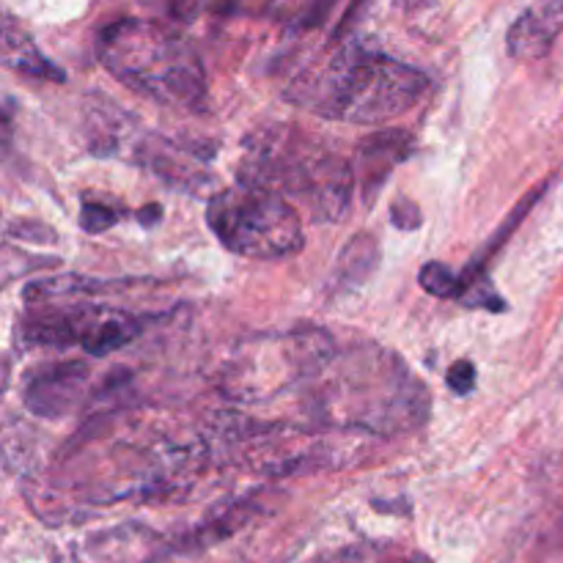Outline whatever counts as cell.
Masks as SVG:
<instances>
[{
	"label": "cell",
	"instance_id": "9",
	"mask_svg": "<svg viewBox=\"0 0 563 563\" xmlns=\"http://www.w3.org/2000/svg\"><path fill=\"white\" fill-rule=\"evenodd\" d=\"M137 163L152 168V174L163 176L170 185L185 187L201 185L203 170H207L201 154L190 152L176 141H165V137H146L137 146Z\"/></svg>",
	"mask_w": 563,
	"mask_h": 563
},
{
	"label": "cell",
	"instance_id": "3",
	"mask_svg": "<svg viewBox=\"0 0 563 563\" xmlns=\"http://www.w3.org/2000/svg\"><path fill=\"white\" fill-rule=\"evenodd\" d=\"M104 69L141 97L165 108L201 110L207 104V71L196 47L181 33L154 20L110 22L97 38Z\"/></svg>",
	"mask_w": 563,
	"mask_h": 563
},
{
	"label": "cell",
	"instance_id": "12",
	"mask_svg": "<svg viewBox=\"0 0 563 563\" xmlns=\"http://www.w3.org/2000/svg\"><path fill=\"white\" fill-rule=\"evenodd\" d=\"M143 333V319L132 317L124 311H104V317L99 319L97 330L91 333V339L82 344V350L91 357H104L110 352L121 350L130 341H135Z\"/></svg>",
	"mask_w": 563,
	"mask_h": 563
},
{
	"label": "cell",
	"instance_id": "13",
	"mask_svg": "<svg viewBox=\"0 0 563 563\" xmlns=\"http://www.w3.org/2000/svg\"><path fill=\"white\" fill-rule=\"evenodd\" d=\"M317 563H432L423 553L399 548V544H355L324 555Z\"/></svg>",
	"mask_w": 563,
	"mask_h": 563
},
{
	"label": "cell",
	"instance_id": "15",
	"mask_svg": "<svg viewBox=\"0 0 563 563\" xmlns=\"http://www.w3.org/2000/svg\"><path fill=\"white\" fill-rule=\"evenodd\" d=\"M418 284L427 295L440 297V300H460L462 297V275H456L454 269L440 262L423 264L421 273H418Z\"/></svg>",
	"mask_w": 563,
	"mask_h": 563
},
{
	"label": "cell",
	"instance_id": "18",
	"mask_svg": "<svg viewBox=\"0 0 563 563\" xmlns=\"http://www.w3.org/2000/svg\"><path fill=\"white\" fill-rule=\"evenodd\" d=\"M394 223L405 231H412L421 225V212H418V207L410 198H399L394 203Z\"/></svg>",
	"mask_w": 563,
	"mask_h": 563
},
{
	"label": "cell",
	"instance_id": "1",
	"mask_svg": "<svg viewBox=\"0 0 563 563\" xmlns=\"http://www.w3.org/2000/svg\"><path fill=\"white\" fill-rule=\"evenodd\" d=\"M306 388L311 416L339 432L394 438L429 418L427 385L379 344L333 346Z\"/></svg>",
	"mask_w": 563,
	"mask_h": 563
},
{
	"label": "cell",
	"instance_id": "6",
	"mask_svg": "<svg viewBox=\"0 0 563 563\" xmlns=\"http://www.w3.org/2000/svg\"><path fill=\"white\" fill-rule=\"evenodd\" d=\"M247 346L251 350H245L240 363L229 372V394L256 401L273 394V385H308L335 344L324 330L308 328Z\"/></svg>",
	"mask_w": 563,
	"mask_h": 563
},
{
	"label": "cell",
	"instance_id": "16",
	"mask_svg": "<svg viewBox=\"0 0 563 563\" xmlns=\"http://www.w3.org/2000/svg\"><path fill=\"white\" fill-rule=\"evenodd\" d=\"M115 220L119 218H115V212L108 207V203H102V201L82 203L80 225H82V231H88V234H102V231H108Z\"/></svg>",
	"mask_w": 563,
	"mask_h": 563
},
{
	"label": "cell",
	"instance_id": "10",
	"mask_svg": "<svg viewBox=\"0 0 563 563\" xmlns=\"http://www.w3.org/2000/svg\"><path fill=\"white\" fill-rule=\"evenodd\" d=\"M3 64L9 69H14L16 75L33 77V80H53L64 82V71L47 58V55L38 53V47L33 44V38L16 25L11 16H5L3 27Z\"/></svg>",
	"mask_w": 563,
	"mask_h": 563
},
{
	"label": "cell",
	"instance_id": "7",
	"mask_svg": "<svg viewBox=\"0 0 563 563\" xmlns=\"http://www.w3.org/2000/svg\"><path fill=\"white\" fill-rule=\"evenodd\" d=\"M88 377L91 368L86 361H64L38 366L27 377L22 401L27 410L38 418H64L75 410L88 390Z\"/></svg>",
	"mask_w": 563,
	"mask_h": 563
},
{
	"label": "cell",
	"instance_id": "8",
	"mask_svg": "<svg viewBox=\"0 0 563 563\" xmlns=\"http://www.w3.org/2000/svg\"><path fill=\"white\" fill-rule=\"evenodd\" d=\"M563 31V0H533L506 33V47L517 60H539L553 49Z\"/></svg>",
	"mask_w": 563,
	"mask_h": 563
},
{
	"label": "cell",
	"instance_id": "4",
	"mask_svg": "<svg viewBox=\"0 0 563 563\" xmlns=\"http://www.w3.org/2000/svg\"><path fill=\"white\" fill-rule=\"evenodd\" d=\"M245 148L240 179L273 187L317 223H339L350 212L355 174L341 154L291 126L256 132Z\"/></svg>",
	"mask_w": 563,
	"mask_h": 563
},
{
	"label": "cell",
	"instance_id": "17",
	"mask_svg": "<svg viewBox=\"0 0 563 563\" xmlns=\"http://www.w3.org/2000/svg\"><path fill=\"white\" fill-rule=\"evenodd\" d=\"M445 383H449V388L454 390V394L467 396L476 388V366H473L471 361H456L454 366L449 368V374H445Z\"/></svg>",
	"mask_w": 563,
	"mask_h": 563
},
{
	"label": "cell",
	"instance_id": "11",
	"mask_svg": "<svg viewBox=\"0 0 563 563\" xmlns=\"http://www.w3.org/2000/svg\"><path fill=\"white\" fill-rule=\"evenodd\" d=\"M412 141L405 132H379V135L366 137L361 143V168H363V187L368 190H377L379 181L388 176V168H394L396 163H401L405 157H410Z\"/></svg>",
	"mask_w": 563,
	"mask_h": 563
},
{
	"label": "cell",
	"instance_id": "5",
	"mask_svg": "<svg viewBox=\"0 0 563 563\" xmlns=\"http://www.w3.org/2000/svg\"><path fill=\"white\" fill-rule=\"evenodd\" d=\"M207 223L225 251L242 258L275 262L302 251L306 234L295 203L273 187L240 179L214 192Z\"/></svg>",
	"mask_w": 563,
	"mask_h": 563
},
{
	"label": "cell",
	"instance_id": "2",
	"mask_svg": "<svg viewBox=\"0 0 563 563\" xmlns=\"http://www.w3.org/2000/svg\"><path fill=\"white\" fill-rule=\"evenodd\" d=\"M429 77L416 66L366 47H341L286 82V97L311 113L352 124H388L418 108Z\"/></svg>",
	"mask_w": 563,
	"mask_h": 563
},
{
	"label": "cell",
	"instance_id": "14",
	"mask_svg": "<svg viewBox=\"0 0 563 563\" xmlns=\"http://www.w3.org/2000/svg\"><path fill=\"white\" fill-rule=\"evenodd\" d=\"M374 267H377V242L372 240V234L355 236V240L344 247V253H341V278H344L346 284H361L363 278L372 275Z\"/></svg>",
	"mask_w": 563,
	"mask_h": 563
}]
</instances>
